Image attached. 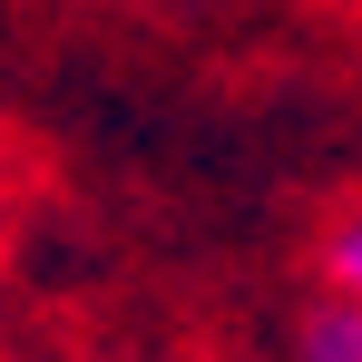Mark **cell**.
<instances>
[{"instance_id":"cell-2","label":"cell","mask_w":362,"mask_h":362,"mask_svg":"<svg viewBox=\"0 0 362 362\" xmlns=\"http://www.w3.org/2000/svg\"><path fill=\"white\" fill-rule=\"evenodd\" d=\"M323 284H333V294H362V206L323 235Z\"/></svg>"},{"instance_id":"cell-1","label":"cell","mask_w":362,"mask_h":362,"mask_svg":"<svg viewBox=\"0 0 362 362\" xmlns=\"http://www.w3.org/2000/svg\"><path fill=\"white\" fill-rule=\"evenodd\" d=\"M294 362H362V294L323 284V303L303 313V333H294Z\"/></svg>"}]
</instances>
